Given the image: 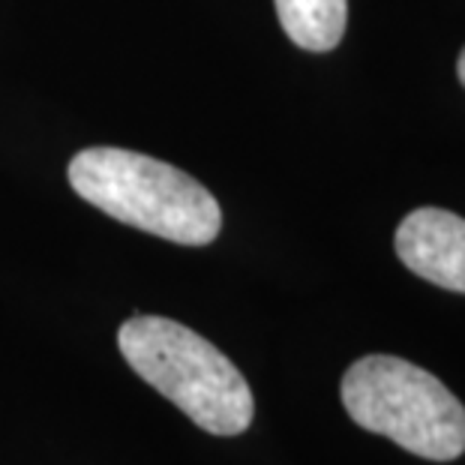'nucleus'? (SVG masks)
I'll list each match as a JSON object with an SVG mask.
<instances>
[{"instance_id": "nucleus-6", "label": "nucleus", "mask_w": 465, "mask_h": 465, "mask_svg": "<svg viewBox=\"0 0 465 465\" xmlns=\"http://www.w3.org/2000/svg\"><path fill=\"white\" fill-rule=\"evenodd\" d=\"M457 75H460V82L465 84V48H462V54H460V61H457Z\"/></svg>"}, {"instance_id": "nucleus-1", "label": "nucleus", "mask_w": 465, "mask_h": 465, "mask_svg": "<svg viewBox=\"0 0 465 465\" xmlns=\"http://www.w3.org/2000/svg\"><path fill=\"white\" fill-rule=\"evenodd\" d=\"M69 183L84 202L117 223L204 246L223 229V211L211 190L181 168L124 147H87L69 160Z\"/></svg>"}, {"instance_id": "nucleus-5", "label": "nucleus", "mask_w": 465, "mask_h": 465, "mask_svg": "<svg viewBox=\"0 0 465 465\" xmlns=\"http://www.w3.org/2000/svg\"><path fill=\"white\" fill-rule=\"evenodd\" d=\"M285 36L306 52L340 45L349 22V0H273Z\"/></svg>"}, {"instance_id": "nucleus-2", "label": "nucleus", "mask_w": 465, "mask_h": 465, "mask_svg": "<svg viewBox=\"0 0 465 465\" xmlns=\"http://www.w3.org/2000/svg\"><path fill=\"white\" fill-rule=\"evenodd\" d=\"M126 363L211 435L250 430L255 402L241 370L204 336L163 315H133L117 331Z\"/></svg>"}, {"instance_id": "nucleus-4", "label": "nucleus", "mask_w": 465, "mask_h": 465, "mask_svg": "<svg viewBox=\"0 0 465 465\" xmlns=\"http://www.w3.org/2000/svg\"><path fill=\"white\" fill-rule=\"evenodd\" d=\"M400 262L439 289L465 294V220L441 207H418L397 229Z\"/></svg>"}, {"instance_id": "nucleus-3", "label": "nucleus", "mask_w": 465, "mask_h": 465, "mask_svg": "<svg viewBox=\"0 0 465 465\" xmlns=\"http://www.w3.org/2000/svg\"><path fill=\"white\" fill-rule=\"evenodd\" d=\"M342 405L358 427L414 457L450 462L465 453V409L432 372L393 354H370L342 375Z\"/></svg>"}]
</instances>
